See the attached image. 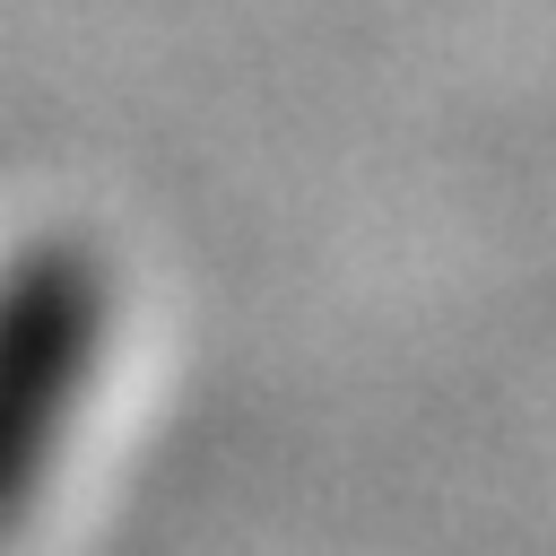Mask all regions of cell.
Here are the masks:
<instances>
[{"label":"cell","mask_w":556,"mask_h":556,"mask_svg":"<svg viewBox=\"0 0 556 556\" xmlns=\"http://www.w3.org/2000/svg\"><path fill=\"white\" fill-rule=\"evenodd\" d=\"M104 321L113 287L87 243L43 235L0 269V530L35 504L70 408L104 356Z\"/></svg>","instance_id":"cell-1"}]
</instances>
